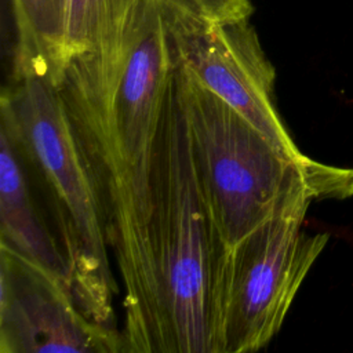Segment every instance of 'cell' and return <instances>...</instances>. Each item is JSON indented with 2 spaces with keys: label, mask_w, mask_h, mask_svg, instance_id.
I'll return each mask as SVG.
<instances>
[{
  "label": "cell",
  "mask_w": 353,
  "mask_h": 353,
  "mask_svg": "<svg viewBox=\"0 0 353 353\" xmlns=\"http://www.w3.org/2000/svg\"><path fill=\"white\" fill-rule=\"evenodd\" d=\"M176 58L161 0L119 41L73 58L55 85L98 193L124 287V350L170 353L157 262L161 135Z\"/></svg>",
  "instance_id": "cell-1"
},
{
  "label": "cell",
  "mask_w": 353,
  "mask_h": 353,
  "mask_svg": "<svg viewBox=\"0 0 353 353\" xmlns=\"http://www.w3.org/2000/svg\"><path fill=\"white\" fill-rule=\"evenodd\" d=\"M175 76L201 189L228 250L301 186L319 199L353 194V168L285 152L178 59Z\"/></svg>",
  "instance_id": "cell-2"
},
{
  "label": "cell",
  "mask_w": 353,
  "mask_h": 353,
  "mask_svg": "<svg viewBox=\"0 0 353 353\" xmlns=\"http://www.w3.org/2000/svg\"><path fill=\"white\" fill-rule=\"evenodd\" d=\"M156 236L170 353H221L228 248L197 175L175 70L163 121Z\"/></svg>",
  "instance_id": "cell-3"
},
{
  "label": "cell",
  "mask_w": 353,
  "mask_h": 353,
  "mask_svg": "<svg viewBox=\"0 0 353 353\" xmlns=\"http://www.w3.org/2000/svg\"><path fill=\"white\" fill-rule=\"evenodd\" d=\"M1 128L37 165L55 201V215L79 307L114 327L116 283L97 189L58 88L37 76L12 77L1 95Z\"/></svg>",
  "instance_id": "cell-4"
},
{
  "label": "cell",
  "mask_w": 353,
  "mask_h": 353,
  "mask_svg": "<svg viewBox=\"0 0 353 353\" xmlns=\"http://www.w3.org/2000/svg\"><path fill=\"white\" fill-rule=\"evenodd\" d=\"M316 190L288 193L254 230L228 250L221 288V353H250L280 331L327 233H307L303 221Z\"/></svg>",
  "instance_id": "cell-5"
},
{
  "label": "cell",
  "mask_w": 353,
  "mask_h": 353,
  "mask_svg": "<svg viewBox=\"0 0 353 353\" xmlns=\"http://www.w3.org/2000/svg\"><path fill=\"white\" fill-rule=\"evenodd\" d=\"M179 63L270 141L302 156L276 106V70L250 18L214 22L161 0Z\"/></svg>",
  "instance_id": "cell-6"
},
{
  "label": "cell",
  "mask_w": 353,
  "mask_h": 353,
  "mask_svg": "<svg viewBox=\"0 0 353 353\" xmlns=\"http://www.w3.org/2000/svg\"><path fill=\"white\" fill-rule=\"evenodd\" d=\"M119 353L123 334L90 320L69 281L0 241V353Z\"/></svg>",
  "instance_id": "cell-7"
},
{
  "label": "cell",
  "mask_w": 353,
  "mask_h": 353,
  "mask_svg": "<svg viewBox=\"0 0 353 353\" xmlns=\"http://www.w3.org/2000/svg\"><path fill=\"white\" fill-rule=\"evenodd\" d=\"M0 132V241L69 281L68 259L43 228L33 208L26 179L17 157V146L3 128Z\"/></svg>",
  "instance_id": "cell-8"
},
{
  "label": "cell",
  "mask_w": 353,
  "mask_h": 353,
  "mask_svg": "<svg viewBox=\"0 0 353 353\" xmlns=\"http://www.w3.org/2000/svg\"><path fill=\"white\" fill-rule=\"evenodd\" d=\"M17 44L12 77L37 76L57 85L66 69L68 0H11Z\"/></svg>",
  "instance_id": "cell-9"
},
{
  "label": "cell",
  "mask_w": 353,
  "mask_h": 353,
  "mask_svg": "<svg viewBox=\"0 0 353 353\" xmlns=\"http://www.w3.org/2000/svg\"><path fill=\"white\" fill-rule=\"evenodd\" d=\"M196 17L214 21H236L250 18L254 7L250 0H163Z\"/></svg>",
  "instance_id": "cell-10"
}]
</instances>
